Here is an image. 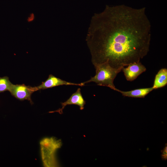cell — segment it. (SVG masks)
<instances>
[{"mask_svg": "<svg viewBox=\"0 0 167 167\" xmlns=\"http://www.w3.org/2000/svg\"><path fill=\"white\" fill-rule=\"evenodd\" d=\"M34 15L33 14H32L31 15L30 17L28 18V21H30L34 19Z\"/></svg>", "mask_w": 167, "mask_h": 167, "instance_id": "obj_12", "label": "cell"}, {"mask_svg": "<svg viewBox=\"0 0 167 167\" xmlns=\"http://www.w3.org/2000/svg\"><path fill=\"white\" fill-rule=\"evenodd\" d=\"M95 75L89 80L82 83L84 84L94 82L98 85L107 87L115 91L116 88L113 84L114 79L122 69H116L111 66L107 62L95 64Z\"/></svg>", "mask_w": 167, "mask_h": 167, "instance_id": "obj_2", "label": "cell"}, {"mask_svg": "<svg viewBox=\"0 0 167 167\" xmlns=\"http://www.w3.org/2000/svg\"><path fill=\"white\" fill-rule=\"evenodd\" d=\"M145 8L106 5L92 17L86 41L93 65L105 62L122 69L148 54L151 24Z\"/></svg>", "mask_w": 167, "mask_h": 167, "instance_id": "obj_1", "label": "cell"}, {"mask_svg": "<svg viewBox=\"0 0 167 167\" xmlns=\"http://www.w3.org/2000/svg\"><path fill=\"white\" fill-rule=\"evenodd\" d=\"M85 104L86 101L83 97L81 89L79 88L66 101L61 103L62 106L61 108L55 111H50L49 113L58 112L60 114H62L63 113V110L65 107L68 105H78L80 109L82 110L84 109V105Z\"/></svg>", "mask_w": 167, "mask_h": 167, "instance_id": "obj_5", "label": "cell"}, {"mask_svg": "<svg viewBox=\"0 0 167 167\" xmlns=\"http://www.w3.org/2000/svg\"><path fill=\"white\" fill-rule=\"evenodd\" d=\"M63 85H72L83 86L85 85L82 83L77 84L67 82L57 78L52 74H50L45 81L42 82L40 85L36 87L37 91Z\"/></svg>", "mask_w": 167, "mask_h": 167, "instance_id": "obj_6", "label": "cell"}, {"mask_svg": "<svg viewBox=\"0 0 167 167\" xmlns=\"http://www.w3.org/2000/svg\"><path fill=\"white\" fill-rule=\"evenodd\" d=\"M12 84L8 77H0V93L9 91Z\"/></svg>", "mask_w": 167, "mask_h": 167, "instance_id": "obj_10", "label": "cell"}, {"mask_svg": "<svg viewBox=\"0 0 167 167\" xmlns=\"http://www.w3.org/2000/svg\"><path fill=\"white\" fill-rule=\"evenodd\" d=\"M161 158L163 160H166L167 159V144L166 143L165 147L161 151Z\"/></svg>", "mask_w": 167, "mask_h": 167, "instance_id": "obj_11", "label": "cell"}, {"mask_svg": "<svg viewBox=\"0 0 167 167\" xmlns=\"http://www.w3.org/2000/svg\"><path fill=\"white\" fill-rule=\"evenodd\" d=\"M122 70L126 79L132 81L142 73L145 72L146 69L139 62L130 64L127 67H124Z\"/></svg>", "mask_w": 167, "mask_h": 167, "instance_id": "obj_7", "label": "cell"}, {"mask_svg": "<svg viewBox=\"0 0 167 167\" xmlns=\"http://www.w3.org/2000/svg\"><path fill=\"white\" fill-rule=\"evenodd\" d=\"M167 84V69H161L156 75L152 86L154 89L160 88Z\"/></svg>", "mask_w": 167, "mask_h": 167, "instance_id": "obj_9", "label": "cell"}, {"mask_svg": "<svg viewBox=\"0 0 167 167\" xmlns=\"http://www.w3.org/2000/svg\"><path fill=\"white\" fill-rule=\"evenodd\" d=\"M40 145L43 166L46 167L58 166L55 153L62 146L61 140L54 137H46L41 141Z\"/></svg>", "mask_w": 167, "mask_h": 167, "instance_id": "obj_3", "label": "cell"}, {"mask_svg": "<svg viewBox=\"0 0 167 167\" xmlns=\"http://www.w3.org/2000/svg\"><path fill=\"white\" fill-rule=\"evenodd\" d=\"M152 87L150 88H139L127 91H123L117 88L115 91L121 93L124 96L135 98H144L154 90Z\"/></svg>", "mask_w": 167, "mask_h": 167, "instance_id": "obj_8", "label": "cell"}, {"mask_svg": "<svg viewBox=\"0 0 167 167\" xmlns=\"http://www.w3.org/2000/svg\"><path fill=\"white\" fill-rule=\"evenodd\" d=\"M37 91L36 87H32L24 84H12L9 91L17 99L20 101L27 100L32 104L33 103L31 99V95L33 93Z\"/></svg>", "mask_w": 167, "mask_h": 167, "instance_id": "obj_4", "label": "cell"}]
</instances>
